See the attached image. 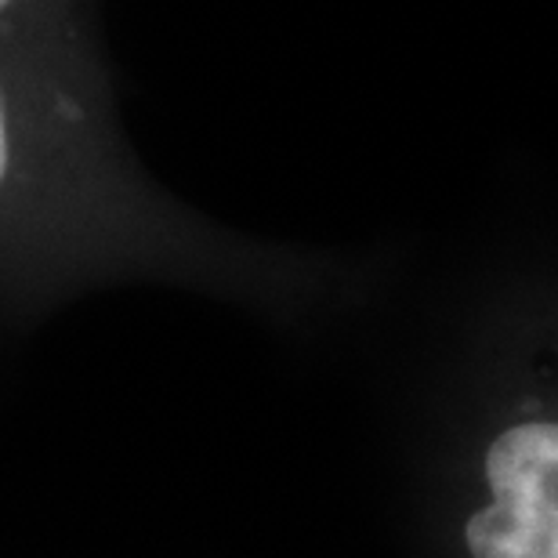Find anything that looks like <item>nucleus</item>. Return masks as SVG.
<instances>
[{
  "label": "nucleus",
  "mask_w": 558,
  "mask_h": 558,
  "mask_svg": "<svg viewBox=\"0 0 558 558\" xmlns=\"http://www.w3.org/2000/svg\"><path fill=\"white\" fill-rule=\"evenodd\" d=\"M494 505L468 519L475 558H558V428L530 421L508 428L486 453Z\"/></svg>",
  "instance_id": "f257e3e1"
},
{
  "label": "nucleus",
  "mask_w": 558,
  "mask_h": 558,
  "mask_svg": "<svg viewBox=\"0 0 558 558\" xmlns=\"http://www.w3.org/2000/svg\"><path fill=\"white\" fill-rule=\"evenodd\" d=\"M8 171V128H4V106H0V182Z\"/></svg>",
  "instance_id": "f03ea898"
},
{
  "label": "nucleus",
  "mask_w": 558,
  "mask_h": 558,
  "mask_svg": "<svg viewBox=\"0 0 558 558\" xmlns=\"http://www.w3.org/2000/svg\"><path fill=\"white\" fill-rule=\"evenodd\" d=\"M4 4H8V0H0V8H4Z\"/></svg>",
  "instance_id": "7ed1b4c3"
}]
</instances>
